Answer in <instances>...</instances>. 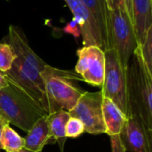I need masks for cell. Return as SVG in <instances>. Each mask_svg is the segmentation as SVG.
Here are the masks:
<instances>
[{
    "mask_svg": "<svg viewBox=\"0 0 152 152\" xmlns=\"http://www.w3.org/2000/svg\"><path fill=\"white\" fill-rule=\"evenodd\" d=\"M52 69L53 66L41 58L28 63L16 57L11 69L4 74L10 83L28 96L45 115H50L55 111L47 96L42 75Z\"/></svg>",
    "mask_w": 152,
    "mask_h": 152,
    "instance_id": "obj_1",
    "label": "cell"
},
{
    "mask_svg": "<svg viewBox=\"0 0 152 152\" xmlns=\"http://www.w3.org/2000/svg\"><path fill=\"white\" fill-rule=\"evenodd\" d=\"M126 80L130 115L139 117L152 133V77L136 54L128 62Z\"/></svg>",
    "mask_w": 152,
    "mask_h": 152,
    "instance_id": "obj_2",
    "label": "cell"
},
{
    "mask_svg": "<svg viewBox=\"0 0 152 152\" xmlns=\"http://www.w3.org/2000/svg\"><path fill=\"white\" fill-rule=\"evenodd\" d=\"M45 115L28 96L12 83L0 88V116L9 124L28 132Z\"/></svg>",
    "mask_w": 152,
    "mask_h": 152,
    "instance_id": "obj_3",
    "label": "cell"
},
{
    "mask_svg": "<svg viewBox=\"0 0 152 152\" xmlns=\"http://www.w3.org/2000/svg\"><path fill=\"white\" fill-rule=\"evenodd\" d=\"M45 90L54 111H71L85 90L80 89L76 81H82L81 77L73 71L53 68L43 75Z\"/></svg>",
    "mask_w": 152,
    "mask_h": 152,
    "instance_id": "obj_4",
    "label": "cell"
},
{
    "mask_svg": "<svg viewBox=\"0 0 152 152\" xmlns=\"http://www.w3.org/2000/svg\"><path fill=\"white\" fill-rule=\"evenodd\" d=\"M104 55L105 73L101 92L103 98L110 99L126 117H129L131 115L127 97V66L121 64L114 49L105 51Z\"/></svg>",
    "mask_w": 152,
    "mask_h": 152,
    "instance_id": "obj_5",
    "label": "cell"
},
{
    "mask_svg": "<svg viewBox=\"0 0 152 152\" xmlns=\"http://www.w3.org/2000/svg\"><path fill=\"white\" fill-rule=\"evenodd\" d=\"M138 47L133 22L126 9L110 11V49H114L121 64L127 66Z\"/></svg>",
    "mask_w": 152,
    "mask_h": 152,
    "instance_id": "obj_6",
    "label": "cell"
},
{
    "mask_svg": "<svg viewBox=\"0 0 152 152\" xmlns=\"http://www.w3.org/2000/svg\"><path fill=\"white\" fill-rule=\"evenodd\" d=\"M102 99L101 91L86 92L81 96L75 108L69 112L71 117L81 121L85 133L91 134L105 133V125L102 117Z\"/></svg>",
    "mask_w": 152,
    "mask_h": 152,
    "instance_id": "obj_7",
    "label": "cell"
},
{
    "mask_svg": "<svg viewBox=\"0 0 152 152\" xmlns=\"http://www.w3.org/2000/svg\"><path fill=\"white\" fill-rule=\"evenodd\" d=\"M75 72L82 81L99 88L102 87L105 73L104 51L96 46H86L77 51Z\"/></svg>",
    "mask_w": 152,
    "mask_h": 152,
    "instance_id": "obj_8",
    "label": "cell"
},
{
    "mask_svg": "<svg viewBox=\"0 0 152 152\" xmlns=\"http://www.w3.org/2000/svg\"><path fill=\"white\" fill-rule=\"evenodd\" d=\"M119 137L126 151L152 152V133L135 116L126 118Z\"/></svg>",
    "mask_w": 152,
    "mask_h": 152,
    "instance_id": "obj_9",
    "label": "cell"
},
{
    "mask_svg": "<svg viewBox=\"0 0 152 152\" xmlns=\"http://www.w3.org/2000/svg\"><path fill=\"white\" fill-rule=\"evenodd\" d=\"M64 1L67 3V5L74 16V22L78 26L84 47L96 46L105 52L106 49L96 24L91 17L89 12L85 7L82 0Z\"/></svg>",
    "mask_w": 152,
    "mask_h": 152,
    "instance_id": "obj_10",
    "label": "cell"
},
{
    "mask_svg": "<svg viewBox=\"0 0 152 152\" xmlns=\"http://www.w3.org/2000/svg\"><path fill=\"white\" fill-rule=\"evenodd\" d=\"M85 7L96 24L106 51L110 49V10L106 0H82Z\"/></svg>",
    "mask_w": 152,
    "mask_h": 152,
    "instance_id": "obj_11",
    "label": "cell"
},
{
    "mask_svg": "<svg viewBox=\"0 0 152 152\" xmlns=\"http://www.w3.org/2000/svg\"><path fill=\"white\" fill-rule=\"evenodd\" d=\"M133 25L138 46L146 37L148 30L152 26L151 0H131Z\"/></svg>",
    "mask_w": 152,
    "mask_h": 152,
    "instance_id": "obj_12",
    "label": "cell"
},
{
    "mask_svg": "<svg viewBox=\"0 0 152 152\" xmlns=\"http://www.w3.org/2000/svg\"><path fill=\"white\" fill-rule=\"evenodd\" d=\"M51 142L48 115L41 116L27 132L24 148L30 151L41 152L44 146Z\"/></svg>",
    "mask_w": 152,
    "mask_h": 152,
    "instance_id": "obj_13",
    "label": "cell"
},
{
    "mask_svg": "<svg viewBox=\"0 0 152 152\" xmlns=\"http://www.w3.org/2000/svg\"><path fill=\"white\" fill-rule=\"evenodd\" d=\"M102 117L106 130L105 133L110 137L120 134L127 118L122 111L107 98H103L102 99Z\"/></svg>",
    "mask_w": 152,
    "mask_h": 152,
    "instance_id": "obj_14",
    "label": "cell"
},
{
    "mask_svg": "<svg viewBox=\"0 0 152 152\" xmlns=\"http://www.w3.org/2000/svg\"><path fill=\"white\" fill-rule=\"evenodd\" d=\"M69 117V112L63 110H58L48 115L51 141L53 140L54 142H57L61 147L67 139L65 136V129Z\"/></svg>",
    "mask_w": 152,
    "mask_h": 152,
    "instance_id": "obj_15",
    "label": "cell"
},
{
    "mask_svg": "<svg viewBox=\"0 0 152 152\" xmlns=\"http://www.w3.org/2000/svg\"><path fill=\"white\" fill-rule=\"evenodd\" d=\"M1 147L5 152H17L24 148V139L10 125H5L1 137Z\"/></svg>",
    "mask_w": 152,
    "mask_h": 152,
    "instance_id": "obj_16",
    "label": "cell"
},
{
    "mask_svg": "<svg viewBox=\"0 0 152 152\" xmlns=\"http://www.w3.org/2000/svg\"><path fill=\"white\" fill-rule=\"evenodd\" d=\"M142 63L148 74L152 77V26L148 30L144 41L134 52Z\"/></svg>",
    "mask_w": 152,
    "mask_h": 152,
    "instance_id": "obj_17",
    "label": "cell"
},
{
    "mask_svg": "<svg viewBox=\"0 0 152 152\" xmlns=\"http://www.w3.org/2000/svg\"><path fill=\"white\" fill-rule=\"evenodd\" d=\"M16 59V54L12 47L4 42L0 43V72L4 73L9 71Z\"/></svg>",
    "mask_w": 152,
    "mask_h": 152,
    "instance_id": "obj_18",
    "label": "cell"
},
{
    "mask_svg": "<svg viewBox=\"0 0 152 152\" xmlns=\"http://www.w3.org/2000/svg\"><path fill=\"white\" fill-rule=\"evenodd\" d=\"M85 133L84 125L76 117H69L67 122L66 129H65V136L66 138H77Z\"/></svg>",
    "mask_w": 152,
    "mask_h": 152,
    "instance_id": "obj_19",
    "label": "cell"
},
{
    "mask_svg": "<svg viewBox=\"0 0 152 152\" xmlns=\"http://www.w3.org/2000/svg\"><path fill=\"white\" fill-rule=\"evenodd\" d=\"M110 143H111V152H126L124 146L122 145L119 135L111 136Z\"/></svg>",
    "mask_w": 152,
    "mask_h": 152,
    "instance_id": "obj_20",
    "label": "cell"
},
{
    "mask_svg": "<svg viewBox=\"0 0 152 152\" xmlns=\"http://www.w3.org/2000/svg\"><path fill=\"white\" fill-rule=\"evenodd\" d=\"M106 2L110 11L118 10V9H126L125 0H106Z\"/></svg>",
    "mask_w": 152,
    "mask_h": 152,
    "instance_id": "obj_21",
    "label": "cell"
},
{
    "mask_svg": "<svg viewBox=\"0 0 152 152\" xmlns=\"http://www.w3.org/2000/svg\"><path fill=\"white\" fill-rule=\"evenodd\" d=\"M10 125L5 119H4L3 117L0 116V149H2L1 147V137H2V134H3V131H4V128L5 127V125Z\"/></svg>",
    "mask_w": 152,
    "mask_h": 152,
    "instance_id": "obj_22",
    "label": "cell"
},
{
    "mask_svg": "<svg viewBox=\"0 0 152 152\" xmlns=\"http://www.w3.org/2000/svg\"><path fill=\"white\" fill-rule=\"evenodd\" d=\"M8 85H9V82L7 78L3 73L0 72V88H4V87H7Z\"/></svg>",
    "mask_w": 152,
    "mask_h": 152,
    "instance_id": "obj_23",
    "label": "cell"
},
{
    "mask_svg": "<svg viewBox=\"0 0 152 152\" xmlns=\"http://www.w3.org/2000/svg\"><path fill=\"white\" fill-rule=\"evenodd\" d=\"M125 4H126V12L129 15V17L131 18L132 22H133V17H132V4H131V0H125Z\"/></svg>",
    "mask_w": 152,
    "mask_h": 152,
    "instance_id": "obj_24",
    "label": "cell"
},
{
    "mask_svg": "<svg viewBox=\"0 0 152 152\" xmlns=\"http://www.w3.org/2000/svg\"><path fill=\"white\" fill-rule=\"evenodd\" d=\"M17 152H34V151H28V150H26L25 148H23L22 150H20V151H19Z\"/></svg>",
    "mask_w": 152,
    "mask_h": 152,
    "instance_id": "obj_25",
    "label": "cell"
}]
</instances>
